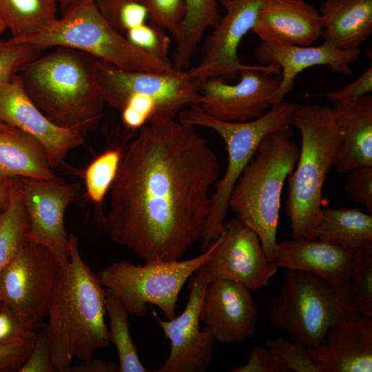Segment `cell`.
Listing matches in <instances>:
<instances>
[{
	"instance_id": "cell-1",
	"label": "cell",
	"mask_w": 372,
	"mask_h": 372,
	"mask_svg": "<svg viewBox=\"0 0 372 372\" xmlns=\"http://www.w3.org/2000/svg\"><path fill=\"white\" fill-rule=\"evenodd\" d=\"M219 175L216 155L194 126L147 123L125 149L104 226L146 262L180 260L202 237Z\"/></svg>"
},
{
	"instance_id": "cell-2",
	"label": "cell",
	"mask_w": 372,
	"mask_h": 372,
	"mask_svg": "<svg viewBox=\"0 0 372 372\" xmlns=\"http://www.w3.org/2000/svg\"><path fill=\"white\" fill-rule=\"evenodd\" d=\"M68 241L69 260L60 265L45 327L51 362L59 372H67L74 358L88 360L111 342L105 289L82 259L77 237L70 234Z\"/></svg>"
},
{
	"instance_id": "cell-3",
	"label": "cell",
	"mask_w": 372,
	"mask_h": 372,
	"mask_svg": "<svg viewBox=\"0 0 372 372\" xmlns=\"http://www.w3.org/2000/svg\"><path fill=\"white\" fill-rule=\"evenodd\" d=\"M98 61L85 52L58 46L19 76L27 95L52 122L86 136L99 126L106 103L96 81Z\"/></svg>"
},
{
	"instance_id": "cell-4",
	"label": "cell",
	"mask_w": 372,
	"mask_h": 372,
	"mask_svg": "<svg viewBox=\"0 0 372 372\" xmlns=\"http://www.w3.org/2000/svg\"><path fill=\"white\" fill-rule=\"evenodd\" d=\"M293 126L301 134V147L289 176L286 210L295 239L311 240V232L322 209V192L344 137L342 118L338 110L326 105L297 107Z\"/></svg>"
},
{
	"instance_id": "cell-5",
	"label": "cell",
	"mask_w": 372,
	"mask_h": 372,
	"mask_svg": "<svg viewBox=\"0 0 372 372\" xmlns=\"http://www.w3.org/2000/svg\"><path fill=\"white\" fill-rule=\"evenodd\" d=\"M291 135V130L275 132L262 140L237 180L228 203L237 218L256 232L272 262L282 188L300 153Z\"/></svg>"
},
{
	"instance_id": "cell-6",
	"label": "cell",
	"mask_w": 372,
	"mask_h": 372,
	"mask_svg": "<svg viewBox=\"0 0 372 372\" xmlns=\"http://www.w3.org/2000/svg\"><path fill=\"white\" fill-rule=\"evenodd\" d=\"M298 104L282 101L271 106L262 116L246 122H228L205 113L198 105H191L178 114V121L211 129L226 145L227 170L216 182V190L209 196V211L200 238L204 252L221 234L229 209V200L242 172L254 156L262 140L268 134L291 131L293 114Z\"/></svg>"
},
{
	"instance_id": "cell-7",
	"label": "cell",
	"mask_w": 372,
	"mask_h": 372,
	"mask_svg": "<svg viewBox=\"0 0 372 372\" xmlns=\"http://www.w3.org/2000/svg\"><path fill=\"white\" fill-rule=\"evenodd\" d=\"M285 283L267 305L268 322L311 349L337 322L358 314L349 282L329 284L311 273L285 269Z\"/></svg>"
},
{
	"instance_id": "cell-8",
	"label": "cell",
	"mask_w": 372,
	"mask_h": 372,
	"mask_svg": "<svg viewBox=\"0 0 372 372\" xmlns=\"http://www.w3.org/2000/svg\"><path fill=\"white\" fill-rule=\"evenodd\" d=\"M12 39L42 50L58 46L74 48L126 70L170 72L175 70L171 63L135 47L112 28L99 12L94 0L72 6L61 18L36 33Z\"/></svg>"
},
{
	"instance_id": "cell-9",
	"label": "cell",
	"mask_w": 372,
	"mask_h": 372,
	"mask_svg": "<svg viewBox=\"0 0 372 372\" xmlns=\"http://www.w3.org/2000/svg\"><path fill=\"white\" fill-rule=\"evenodd\" d=\"M214 247V240L200 255L185 260L146 262L142 266L116 260L104 267L99 277L103 286L121 300L129 313L145 316L147 304H152L170 320L176 317L183 287L207 261Z\"/></svg>"
},
{
	"instance_id": "cell-10",
	"label": "cell",
	"mask_w": 372,
	"mask_h": 372,
	"mask_svg": "<svg viewBox=\"0 0 372 372\" xmlns=\"http://www.w3.org/2000/svg\"><path fill=\"white\" fill-rule=\"evenodd\" d=\"M96 76L105 103L119 112L134 96L154 101L166 121L174 120L184 108L199 104V87L184 70H126L99 59Z\"/></svg>"
},
{
	"instance_id": "cell-11",
	"label": "cell",
	"mask_w": 372,
	"mask_h": 372,
	"mask_svg": "<svg viewBox=\"0 0 372 372\" xmlns=\"http://www.w3.org/2000/svg\"><path fill=\"white\" fill-rule=\"evenodd\" d=\"M14 187L29 218L28 238L48 248L60 265L69 260L68 234L64 224L68 207L80 194L79 183L57 176L50 179L12 178Z\"/></svg>"
},
{
	"instance_id": "cell-12",
	"label": "cell",
	"mask_w": 372,
	"mask_h": 372,
	"mask_svg": "<svg viewBox=\"0 0 372 372\" xmlns=\"http://www.w3.org/2000/svg\"><path fill=\"white\" fill-rule=\"evenodd\" d=\"M60 263L42 245L28 238L0 273V301L35 324L48 316Z\"/></svg>"
},
{
	"instance_id": "cell-13",
	"label": "cell",
	"mask_w": 372,
	"mask_h": 372,
	"mask_svg": "<svg viewBox=\"0 0 372 372\" xmlns=\"http://www.w3.org/2000/svg\"><path fill=\"white\" fill-rule=\"evenodd\" d=\"M280 73L276 67L251 65L240 71V81L234 85L220 78L207 79L198 84V105L207 115L223 121L256 119L271 107L269 99L280 83L274 74Z\"/></svg>"
},
{
	"instance_id": "cell-14",
	"label": "cell",
	"mask_w": 372,
	"mask_h": 372,
	"mask_svg": "<svg viewBox=\"0 0 372 372\" xmlns=\"http://www.w3.org/2000/svg\"><path fill=\"white\" fill-rule=\"evenodd\" d=\"M210 282L203 265L189 279L188 301L180 316L164 320L152 311L170 341L169 356L154 372H204L207 369L216 340L207 326L200 329L199 322L203 298Z\"/></svg>"
},
{
	"instance_id": "cell-15",
	"label": "cell",
	"mask_w": 372,
	"mask_h": 372,
	"mask_svg": "<svg viewBox=\"0 0 372 372\" xmlns=\"http://www.w3.org/2000/svg\"><path fill=\"white\" fill-rule=\"evenodd\" d=\"M204 267L211 282L231 280L251 291L267 286L278 269L267 257L256 232L238 218L224 223Z\"/></svg>"
},
{
	"instance_id": "cell-16",
	"label": "cell",
	"mask_w": 372,
	"mask_h": 372,
	"mask_svg": "<svg viewBox=\"0 0 372 372\" xmlns=\"http://www.w3.org/2000/svg\"><path fill=\"white\" fill-rule=\"evenodd\" d=\"M265 0H220L226 12L205 41L198 64L189 70L197 84L212 78L225 82L250 67L241 63L238 48L245 35L251 30L258 11Z\"/></svg>"
},
{
	"instance_id": "cell-17",
	"label": "cell",
	"mask_w": 372,
	"mask_h": 372,
	"mask_svg": "<svg viewBox=\"0 0 372 372\" xmlns=\"http://www.w3.org/2000/svg\"><path fill=\"white\" fill-rule=\"evenodd\" d=\"M0 121L34 138L45 149L54 169L69 166L65 158L85 142L81 132L52 122L25 93L19 75L0 85Z\"/></svg>"
},
{
	"instance_id": "cell-18",
	"label": "cell",
	"mask_w": 372,
	"mask_h": 372,
	"mask_svg": "<svg viewBox=\"0 0 372 372\" xmlns=\"http://www.w3.org/2000/svg\"><path fill=\"white\" fill-rule=\"evenodd\" d=\"M259 311L251 291L228 280L210 282L204 293L200 320L223 343L241 342L256 331Z\"/></svg>"
},
{
	"instance_id": "cell-19",
	"label": "cell",
	"mask_w": 372,
	"mask_h": 372,
	"mask_svg": "<svg viewBox=\"0 0 372 372\" xmlns=\"http://www.w3.org/2000/svg\"><path fill=\"white\" fill-rule=\"evenodd\" d=\"M360 48L343 50L325 41L320 45L300 46L260 42L255 56L261 65L280 70V83L269 99L271 106L280 103L291 91L296 76L303 70L317 65H327L335 72L344 76L352 73L351 64L361 54Z\"/></svg>"
},
{
	"instance_id": "cell-20",
	"label": "cell",
	"mask_w": 372,
	"mask_h": 372,
	"mask_svg": "<svg viewBox=\"0 0 372 372\" xmlns=\"http://www.w3.org/2000/svg\"><path fill=\"white\" fill-rule=\"evenodd\" d=\"M359 251L360 247L293 238L277 242L273 262L278 268L305 271L329 284L341 285L349 282Z\"/></svg>"
},
{
	"instance_id": "cell-21",
	"label": "cell",
	"mask_w": 372,
	"mask_h": 372,
	"mask_svg": "<svg viewBox=\"0 0 372 372\" xmlns=\"http://www.w3.org/2000/svg\"><path fill=\"white\" fill-rule=\"evenodd\" d=\"M311 351L320 372H371L372 317L357 314L337 322Z\"/></svg>"
},
{
	"instance_id": "cell-22",
	"label": "cell",
	"mask_w": 372,
	"mask_h": 372,
	"mask_svg": "<svg viewBox=\"0 0 372 372\" xmlns=\"http://www.w3.org/2000/svg\"><path fill=\"white\" fill-rule=\"evenodd\" d=\"M251 30L260 42L309 46L322 35V23L305 0H265Z\"/></svg>"
},
{
	"instance_id": "cell-23",
	"label": "cell",
	"mask_w": 372,
	"mask_h": 372,
	"mask_svg": "<svg viewBox=\"0 0 372 372\" xmlns=\"http://www.w3.org/2000/svg\"><path fill=\"white\" fill-rule=\"evenodd\" d=\"M318 11L324 41L338 49L360 48L372 32V0H324Z\"/></svg>"
},
{
	"instance_id": "cell-24",
	"label": "cell",
	"mask_w": 372,
	"mask_h": 372,
	"mask_svg": "<svg viewBox=\"0 0 372 372\" xmlns=\"http://www.w3.org/2000/svg\"><path fill=\"white\" fill-rule=\"evenodd\" d=\"M336 110L344 134L333 164L335 171L349 173L360 167L372 166V96L365 95Z\"/></svg>"
},
{
	"instance_id": "cell-25",
	"label": "cell",
	"mask_w": 372,
	"mask_h": 372,
	"mask_svg": "<svg viewBox=\"0 0 372 372\" xmlns=\"http://www.w3.org/2000/svg\"><path fill=\"white\" fill-rule=\"evenodd\" d=\"M56 176L45 149L34 138L13 127L0 131V180Z\"/></svg>"
},
{
	"instance_id": "cell-26",
	"label": "cell",
	"mask_w": 372,
	"mask_h": 372,
	"mask_svg": "<svg viewBox=\"0 0 372 372\" xmlns=\"http://www.w3.org/2000/svg\"><path fill=\"white\" fill-rule=\"evenodd\" d=\"M311 239L360 247L372 242V214L351 207L322 208Z\"/></svg>"
},
{
	"instance_id": "cell-27",
	"label": "cell",
	"mask_w": 372,
	"mask_h": 372,
	"mask_svg": "<svg viewBox=\"0 0 372 372\" xmlns=\"http://www.w3.org/2000/svg\"><path fill=\"white\" fill-rule=\"evenodd\" d=\"M220 18L216 0H185V17L174 39L176 46L171 61L175 70L189 66L204 32L214 28Z\"/></svg>"
},
{
	"instance_id": "cell-28",
	"label": "cell",
	"mask_w": 372,
	"mask_h": 372,
	"mask_svg": "<svg viewBox=\"0 0 372 372\" xmlns=\"http://www.w3.org/2000/svg\"><path fill=\"white\" fill-rule=\"evenodd\" d=\"M56 0H0V21L12 38L36 33L57 19Z\"/></svg>"
},
{
	"instance_id": "cell-29",
	"label": "cell",
	"mask_w": 372,
	"mask_h": 372,
	"mask_svg": "<svg viewBox=\"0 0 372 372\" xmlns=\"http://www.w3.org/2000/svg\"><path fill=\"white\" fill-rule=\"evenodd\" d=\"M105 291V309L110 318V342L117 350L119 372H147L141 362L130 333L129 312L121 300L109 289Z\"/></svg>"
},
{
	"instance_id": "cell-30",
	"label": "cell",
	"mask_w": 372,
	"mask_h": 372,
	"mask_svg": "<svg viewBox=\"0 0 372 372\" xmlns=\"http://www.w3.org/2000/svg\"><path fill=\"white\" fill-rule=\"evenodd\" d=\"M29 228L27 211L13 185L9 202L0 214V273L28 240Z\"/></svg>"
},
{
	"instance_id": "cell-31",
	"label": "cell",
	"mask_w": 372,
	"mask_h": 372,
	"mask_svg": "<svg viewBox=\"0 0 372 372\" xmlns=\"http://www.w3.org/2000/svg\"><path fill=\"white\" fill-rule=\"evenodd\" d=\"M124 143L107 148L83 170L86 196L96 207L101 206L116 178L125 151Z\"/></svg>"
},
{
	"instance_id": "cell-32",
	"label": "cell",
	"mask_w": 372,
	"mask_h": 372,
	"mask_svg": "<svg viewBox=\"0 0 372 372\" xmlns=\"http://www.w3.org/2000/svg\"><path fill=\"white\" fill-rule=\"evenodd\" d=\"M96 6L106 22L125 37L130 30L143 25L149 20V13L141 0H94Z\"/></svg>"
},
{
	"instance_id": "cell-33",
	"label": "cell",
	"mask_w": 372,
	"mask_h": 372,
	"mask_svg": "<svg viewBox=\"0 0 372 372\" xmlns=\"http://www.w3.org/2000/svg\"><path fill=\"white\" fill-rule=\"evenodd\" d=\"M349 284L358 313L372 317V242L360 247Z\"/></svg>"
},
{
	"instance_id": "cell-34",
	"label": "cell",
	"mask_w": 372,
	"mask_h": 372,
	"mask_svg": "<svg viewBox=\"0 0 372 372\" xmlns=\"http://www.w3.org/2000/svg\"><path fill=\"white\" fill-rule=\"evenodd\" d=\"M39 46L10 38L0 40V85L12 81L41 55Z\"/></svg>"
},
{
	"instance_id": "cell-35",
	"label": "cell",
	"mask_w": 372,
	"mask_h": 372,
	"mask_svg": "<svg viewBox=\"0 0 372 372\" xmlns=\"http://www.w3.org/2000/svg\"><path fill=\"white\" fill-rule=\"evenodd\" d=\"M266 346L282 361L289 371L320 372L313 358L311 349L283 337L268 340Z\"/></svg>"
},
{
	"instance_id": "cell-36",
	"label": "cell",
	"mask_w": 372,
	"mask_h": 372,
	"mask_svg": "<svg viewBox=\"0 0 372 372\" xmlns=\"http://www.w3.org/2000/svg\"><path fill=\"white\" fill-rule=\"evenodd\" d=\"M125 37L135 47L172 63L168 57L170 39L161 28L152 23H145L129 30Z\"/></svg>"
},
{
	"instance_id": "cell-37",
	"label": "cell",
	"mask_w": 372,
	"mask_h": 372,
	"mask_svg": "<svg viewBox=\"0 0 372 372\" xmlns=\"http://www.w3.org/2000/svg\"><path fill=\"white\" fill-rule=\"evenodd\" d=\"M149 13L150 22L177 36L185 13V0H141Z\"/></svg>"
},
{
	"instance_id": "cell-38",
	"label": "cell",
	"mask_w": 372,
	"mask_h": 372,
	"mask_svg": "<svg viewBox=\"0 0 372 372\" xmlns=\"http://www.w3.org/2000/svg\"><path fill=\"white\" fill-rule=\"evenodd\" d=\"M34 324L10 306L0 305V345L34 335Z\"/></svg>"
},
{
	"instance_id": "cell-39",
	"label": "cell",
	"mask_w": 372,
	"mask_h": 372,
	"mask_svg": "<svg viewBox=\"0 0 372 372\" xmlns=\"http://www.w3.org/2000/svg\"><path fill=\"white\" fill-rule=\"evenodd\" d=\"M348 174L345 189L351 200L372 214V166L360 167Z\"/></svg>"
},
{
	"instance_id": "cell-40",
	"label": "cell",
	"mask_w": 372,
	"mask_h": 372,
	"mask_svg": "<svg viewBox=\"0 0 372 372\" xmlns=\"http://www.w3.org/2000/svg\"><path fill=\"white\" fill-rule=\"evenodd\" d=\"M372 90V65L354 82L336 90L327 93L324 96L333 103V107H348Z\"/></svg>"
},
{
	"instance_id": "cell-41",
	"label": "cell",
	"mask_w": 372,
	"mask_h": 372,
	"mask_svg": "<svg viewBox=\"0 0 372 372\" xmlns=\"http://www.w3.org/2000/svg\"><path fill=\"white\" fill-rule=\"evenodd\" d=\"M36 336L0 345V372L18 371L29 356Z\"/></svg>"
},
{
	"instance_id": "cell-42",
	"label": "cell",
	"mask_w": 372,
	"mask_h": 372,
	"mask_svg": "<svg viewBox=\"0 0 372 372\" xmlns=\"http://www.w3.org/2000/svg\"><path fill=\"white\" fill-rule=\"evenodd\" d=\"M231 372H290L280 358L267 347L256 346L245 364L237 366Z\"/></svg>"
},
{
	"instance_id": "cell-43",
	"label": "cell",
	"mask_w": 372,
	"mask_h": 372,
	"mask_svg": "<svg viewBox=\"0 0 372 372\" xmlns=\"http://www.w3.org/2000/svg\"><path fill=\"white\" fill-rule=\"evenodd\" d=\"M45 327L38 333L32 351L18 372H54Z\"/></svg>"
},
{
	"instance_id": "cell-44",
	"label": "cell",
	"mask_w": 372,
	"mask_h": 372,
	"mask_svg": "<svg viewBox=\"0 0 372 372\" xmlns=\"http://www.w3.org/2000/svg\"><path fill=\"white\" fill-rule=\"evenodd\" d=\"M71 365L67 372H119V366L113 362L91 358Z\"/></svg>"
},
{
	"instance_id": "cell-45",
	"label": "cell",
	"mask_w": 372,
	"mask_h": 372,
	"mask_svg": "<svg viewBox=\"0 0 372 372\" xmlns=\"http://www.w3.org/2000/svg\"><path fill=\"white\" fill-rule=\"evenodd\" d=\"M12 189V178L0 180V207H5L8 205Z\"/></svg>"
},
{
	"instance_id": "cell-46",
	"label": "cell",
	"mask_w": 372,
	"mask_h": 372,
	"mask_svg": "<svg viewBox=\"0 0 372 372\" xmlns=\"http://www.w3.org/2000/svg\"><path fill=\"white\" fill-rule=\"evenodd\" d=\"M84 1L85 0H56L57 3H59L65 8V11Z\"/></svg>"
},
{
	"instance_id": "cell-47",
	"label": "cell",
	"mask_w": 372,
	"mask_h": 372,
	"mask_svg": "<svg viewBox=\"0 0 372 372\" xmlns=\"http://www.w3.org/2000/svg\"><path fill=\"white\" fill-rule=\"evenodd\" d=\"M11 127L4 124L3 123L0 121V131L7 130L10 128Z\"/></svg>"
},
{
	"instance_id": "cell-48",
	"label": "cell",
	"mask_w": 372,
	"mask_h": 372,
	"mask_svg": "<svg viewBox=\"0 0 372 372\" xmlns=\"http://www.w3.org/2000/svg\"><path fill=\"white\" fill-rule=\"evenodd\" d=\"M6 27L5 25H3V23L0 21V34L4 32V30H6Z\"/></svg>"
},
{
	"instance_id": "cell-49",
	"label": "cell",
	"mask_w": 372,
	"mask_h": 372,
	"mask_svg": "<svg viewBox=\"0 0 372 372\" xmlns=\"http://www.w3.org/2000/svg\"><path fill=\"white\" fill-rule=\"evenodd\" d=\"M5 207H0V214Z\"/></svg>"
},
{
	"instance_id": "cell-50",
	"label": "cell",
	"mask_w": 372,
	"mask_h": 372,
	"mask_svg": "<svg viewBox=\"0 0 372 372\" xmlns=\"http://www.w3.org/2000/svg\"><path fill=\"white\" fill-rule=\"evenodd\" d=\"M1 302L0 301V305H1Z\"/></svg>"
}]
</instances>
